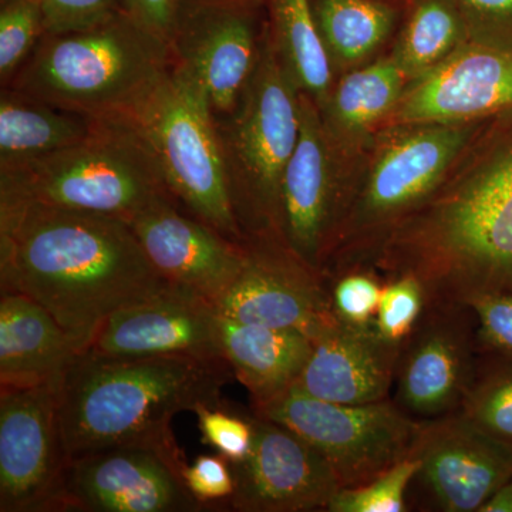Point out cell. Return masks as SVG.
<instances>
[{"label": "cell", "instance_id": "6da1fadb", "mask_svg": "<svg viewBox=\"0 0 512 512\" xmlns=\"http://www.w3.org/2000/svg\"><path fill=\"white\" fill-rule=\"evenodd\" d=\"M170 285L127 221L0 197V289L42 305L80 352L113 313Z\"/></svg>", "mask_w": 512, "mask_h": 512}, {"label": "cell", "instance_id": "7a4b0ae2", "mask_svg": "<svg viewBox=\"0 0 512 512\" xmlns=\"http://www.w3.org/2000/svg\"><path fill=\"white\" fill-rule=\"evenodd\" d=\"M232 372L188 356L80 352L60 384V426L69 461L101 448L140 444L187 463L171 423L202 404L221 406Z\"/></svg>", "mask_w": 512, "mask_h": 512}, {"label": "cell", "instance_id": "3957f363", "mask_svg": "<svg viewBox=\"0 0 512 512\" xmlns=\"http://www.w3.org/2000/svg\"><path fill=\"white\" fill-rule=\"evenodd\" d=\"M380 266L417 276L429 301L512 295V151L403 225Z\"/></svg>", "mask_w": 512, "mask_h": 512}, {"label": "cell", "instance_id": "277c9868", "mask_svg": "<svg viewBox=\"0 0 512 512\" xmlns=\"http://www.w3.org/2000/svg\"><path fill=\"white\" fill-rule=\"evenodd\" d=\"M173 66L170 45L123 10L92 28L43 36L3 87L57 109L111 119Z\"/></svg>", "mask_w": 512, "mask_h": 512}, {"label": "cell", "instance_id": "5b68a950", "mask_svg": "<svg viewBox=\"0 0 512 512\" xmlns=\"http://www.w3.org/2000/svg\"><path fill=\"white\" fill-rule=\"evenodd\" d=\"M0 197L130 221L168 191L146 144L126 120L97 119L80 143L0 167Z\"/></svg>", "mask_w": 512, "mask_h": 512}, {"label": "cell", "instance_id": "8992f818", "mask_svg": "<svg viewBox=\"0 0 512 512\" xmlns=\"http://www.w3.org/2000/svg\"><path fill=\"white\" fill-rule=\"evenodd\" d=\"M298 87L271 36L238 106L217 121L232 208L245 238L278 237L281 187L301 131Z\"/></svg>", "mask_w": 512, "mask_h": 512}, {"label": "cell", "instance_id": "52a82bcc", "mask_svg": "<svg viewBox=\"0 0 512 512\" xmlns=\"http://www.w3.org/2000/svg\"><path fill=\"white\" fill-rule=\"evenodd\" d=\"M117 117L146 144L174 200L224 237L245 245L232 208L217 121L191 80L174 64Z\"/></svg>", "mask_w": 512, "mask_h": 512}, {"label": "cell", "instance_id": "ba28073f", "mask_svg": "<svg viewBox=\"0 0 512 512\" xmlns=\"http://www.w3.org/2000/svg\"><path fill=\"white\" fill-rule=\"evenodd\" d=\"M252 413L288 427L311 444L328 460L342 487L367 484L409 457L421 427L392 397L339 404L296 387Z\"/></svg>", "mask_w": 512, "mask_h": 512}, {"label": "cell", "instance_id": "9c48e42d", "mask_svg": "<svg viewBox=\"0 0 512 512\" xmlns=\"http://www.w3.org/2000/svg\"><path fill=\"white\" fill-rule=\"evenodd\" d=\"M264 0H180L171 30L174 64L215 121L238 106L264 53Z\"/></svg>", "mask_w": 512, "mask_h": 512}, {"label": "cell", "instance_id": "30bf717a", "mask_svg": "<svg viewBox=\"0 0 512 512\" xmlns=\"http://www.w3.org/2000/svg\"><path fill=\"white\" fill-rule=\"evenodd\" d=\"M60 384L0 389V512L64 511Z\"/></svg>", "mask_w": 512, "mask_h": 512}, {"label": "cell", "instance_id": "8fae6325", "mask_svg": "<svg viewBox=\"0 0 512 512\" xmlns=\"http://www.w3.org/2000/svg\"><path fill=\"white\" fill-rule=\"evenodd\" d=\"M478 363L476 323L466 303L427 301L419 325L400 349L392 400L419 421L456 413Z\"/></svg>", "mask_w": 512, "mask_h": 512}, {"label": "cell", "instance_id": "7c38bea8", "mask_svg": "<svg viewBox=\"0 0 512 512\" xmlns=\"http://www.w3.org/2000/svg\"><path fill=\"white\" fill-rule=\"evenodd\" d=\"M215 308L238 322L301 330L311 339L338 320L326 276L278 237L245 242L241 272Z\"/></svg>", "mask_w": 512, "mask_h": 512}, {"label": "cell", "instance_id": "4fadbf2b", "mask_svg": "<svg viewBox=\"0 0 512 512\" xmlns=\"http://www.w3.org/2000/svg\"><path fill=\"white\" fill-rule=\"evenodd\" d=\"M187 463L140 444L101 448L70 460L64 511L195 512L204 505L188 490Z\"/></svg>", "mask_w": 512, "mask_h": 512}, {"label": "cell", "instance_id": "5bb4252c", "mask_svg": "<svg viewBox=\"0 0 512 512\" xmlns=\"http://www.w3.org/2000/svg\"><path fill=\"white\" fill-rule=\"evenodd\" d=\"M412 456L416 478L437 510L480 512L512 476V443L480 429L460 412L421 421Z\"/></svg>", "mask_w": 512, "mask_h": 512}, {"label": "cell", "instance_id": "9a60e30c", "mask_svg": "<svg viewBox=\"0 0 512 512\" xmlns=\"http://www.w3.org/2000/svg\"><path fill=\"white\" fill-rule=\"evenodd\" d=\"M254 444L247 460L231 464L241 512H303L328 508L340 485L328 460L288 427L252 413Z\"/></svg>", "mask_w": 512, "mask_h": 512}, {"label": "cell", "instance_id": "2e32d148", "mask_svg": "<svg viewBox=\"0 0 512 512\" xmlns=\"http://www.w3.org/2000/svg\"><path fill=\"white\" fill-rule=\"evenodd\" d=\"M148 261L168 284L197 293L217 306L241 272L245 245L161 198L128 221Z\"/></svg>", "mask_w": 512, "mask_h": 512}, {"label": "cell", "instance_id": "e0dca14e", "mask_svg": "<svg viewBox=\"0 0 512 512\" xmlns=\"http://www.w3.org/2000/svg\"><path fill=\"white\" fill-rule=\"evenodd\" d=\"M301 131L281 187L279 235L322 272L340 225V191L318 104L301 93Z\"/></svg>", "mask_w": 512, "mask_h": 512}, {"label": "cell", "instance_id": "ac0fdd59", "mask_svg": "<svg viewBox=\"0 0 512 512\" xmlns=\"http://www.w3.org/2000/svg\"><path fill=\"white\" fill-rule=\"evenodd\" d=\"M220 313L197 293L170 285L110 316L83 352L106 356H188L225 362Z\"/></svg>", "mask_w": 512, "mask_h": 512}, {"label": "cell", "instance_id": "d6986e66", "mask_svg": "<svg viewBox=\"0 0 512 512\" xmlns=\"http://www.w3.org/2000/svg\"><path fill=\"white\" fill-rule=\"evenodd\" d=\"M397 120L450 124L512 109V52L477 43L433 67L400 100Z\"/></svg>", "mask_w": 512, "mask_h": 512}, {"label": "cell", "instance_id": "ffe728a7", "mask_svg": "<svg viewBox=\"0 0 512 512\" xmlns=\"http://www.w3.org/2000/svg\"><path fill=\"white\" fill-rule=\"evenodd\" d=\"M400 349L375 325L352 326L338 319L312 339L311 356L293 387L326 402H382L390 399Z\"/></svg>", "mask_w": 512, "mask_h": 512}, {"label": "cell", "instance_id": "44dd1931", "mask_svg": "<svg viewBox=\"0 0 512 512\" xmlns=\"http://www.w3.org/2000/svg\"><path fill=\"white\" fill-rule=\"evenodd\" d=\"M461 131H421L393 144L380 157L362 197L357 201L349 232L370 234L392 224L434 190L463 144Z\"/></svg>", "mask_w": 512, "mask_h": 512}, {"label": "cell", "instance_id": "7402d4cb", "mask_svg": "<svg viewBox=\"0 0 512 512\" xmlns=\"http://www.w3.org/2000/svg\"><path fill=\"white\" fill-rule=\"evenodd\" d=\"M0 293V389L62 383L80 353L76 343L33 299Z\"/></svg>", "mask_w": 512, "mask_h": 512}, {"label": "cell", "instance_id": "603a6c76", "mask_svg": "<svg viewBox=\"0 0 512 512\" xmlns=\"http://www.w3.org/2000/svg\"><path fill=\"white\" fill-rule=\"evenodd\" d=\"M218 325L222 359L248 390L252 410L274 402L295 386L311 356L309 336L296 329L238 322L221 313Z\"/></svg>", "mask_w": 512, "mask_h": 512}, {"label": "cell", "instance_id": "cb8c5ba5", "mask_svg": "<svg viewBox=\"0 0 512 512\" xmlns=\"http://www.w3.org/2000/svg\"><path fill=\"white\" fill-rule=\"evenodd\" d=\"M97 119L57 109L9 87L0 92V167L49 156L80 143Z\"/></svg>", "mask_w": 512, "mask_h": 512}, {"label": "cell", "instance_id": "d4e9b609", "mask_svg": "<svg viewBox=\"0 0 512 512\" xmlns=\"http://www.w3.org/2000/svg\"><path fill=\"white\" fill-rule=\"evenodd\" d=\"M269 36L299 92L318 106L332 86L330 56L319 35L312 0H264Z\"/></svg>", "mask_w": 512, "mask_h": 512}, {"label": "cell", "instance_id": "484cf974", "mask_svg": "<svg viewBox=\"0 0 512 512\" xmlns=\"http://www.w3.org/2000/svg\"><path fill=\"white\" fill-rule=\"evenodd\" d=\"M313 16L329 56L365 59L392 32L399 9L389 0H312Z\"/></svg>", "mask_w": 512, "mask_h": 512}, {"label": "cell", "instance_id": "4316f807", "mask_svg": "<svg viewBox=\"0 0 512 512\" xmlns=\"http://www.w3.org/2000/svg\"><path fill=\"white\" fill-rule=\"evenodd\" d=\"M404 70L380 62L343 77L330 99L332 120L345 130H365L382 119L400 99Z\"/></svg>", "mask_w": 512, "mask_h": 512}, {"label": "cell", "instance_id": "83f0119b", "mask_svg": "<svg viewBox=\"0 0 512 512\" xmlns=\"http://www.w3.org/2000/svg\"><path fill=\"white\" fill-rule=\"evenodd\" d=\"M464 22L456 0H412L397 59L404 73L436 67L456 46Z\"/></svg>", "mask_w": 512, "mask_h": 512}, {"label": "cell", "instance_id": "f1b7e54d", "mask_svg": "<svg viewBox=\"0 0 512 512\" xmlns=\"http://www.w3.org/2000/svg\"><path fill=\"white\" fill-rule=\"evenodd\" d=\"M497 439L512 443V363L480 357L476 379L458 410Z\"/></svg>", "mask_w": 512, "mask_h": 512}, {"label": "cell", "instance_id": "f546056e", "mask_svg": "<svg viewBox=\"0 0 512 512\" xmlns=\"http://www.w3.org/2000/svg\"><path fill=\"white\" fill-rule=\"evenodd\" d=\"M420 463L409 457L394 464L367 484L342 487L326 508L329 512H403L407 491L419 473Z\"/></svg>", "mask_w": 512, "mask_h": 512}, {"label": "cell", "instance_id": "4dcf8cb0", "mask_svg": "<svg viewBox=\"0 0 512 512\" xmlns=\"http://www.w3.org/2000/svg\"><path fill=\"white\" fill-rule=\"evenodd\" d=\"M46 35L39 0H0V82L10 80Z\"/></svg>", "mask_w": 512, "mask_h": 512}, {"label": "cell", "instance_id": "1f68e13d", "mask_svg": "<svg viewBox=\"0 0 512 512\" xmlns=\"http://www.w3.org/2000/svg\"><path fill=\"white\" fill-rule=\"evenodd\" d=\"M427 301L426 288L417 276L400 274L387 278L373 325L384 339L402 346L419 325Z\"/></svg>", "mask_w": 512, "mask_h": 512}, {"label": "cell", "instance_id": "d6a6232c", "mask_svg": "<svg viewBox=\"0 0 512 512\" xmlns=\"http://www.w3.org/2000/svg\"><path fill=\"white\" fill-rule=\"evenodd\" d=\"M332 311L340 322L352 326H370L375 322L383 279L372 272L352 269L339 271L328 278Z\"/></svg>", "mask_w": 512, "mask_h": 512}, {"label": "cell", "instance_id": "836d02e7", "mask_svg": "<svg viewBox=\"0 0 512 512\" xmlns=\"http://www.w3.org/2000/svg\"><path fill=\"white\" fill-rule=\"evenodd\" d=\"M202 443L214 448L229 464L247 460L254 444V420L238 414L227 404L202 406L194 410Z\"/></svg>", "mask_w": 512, "mask_h": 512}, {"label": "cell", "instance_id": "e575fe53", "mask_svg": "<svg viewBox=\"0 0 512 512\" xmlns=\"http://www.w3.org/2000/svg\"><path fill=\"white\" fill-rule=\"evenodd\" d=\"M463 303L474 316L480 356L512 363L511 293H478Z\"/></svg>", "mask_w": 512, "mask_h": 512}, {"label": "cell", "instance_id": "d590c367", "mask_svg": "<svg viewBox=\"0 0 512 512\" xmlns=\"http://www.w3.org/2000/svg\"><path fill=\"white\" fill-rule=\"evenodd\" d=\"M46 35L83 30L126 10L124 0H39Z\"/></svg>", "mask_w": 512, "mask_h": 512}, {"label": "cell", "instance_id": "8d00e7d4", "mask_svg": "<svg viewBox=\"0 0 512 512\" xmlns=\"http://www.w3.org/2000/svg\"><path fill=\"white\" fill-rule=\"evenodd\" d=\"M190 493L204 507L231 500L235 493V477L231 464L221 454H205L187 464L183 473Z\"/></svg>", "mask_w": 512, "mask_h": 512}, {"label": "cell", "instance_id": "74e56055", "mask_svg": "<svg viewBox=\"0 0 512 512\" xmlns=\"http://www.w3.org/2000/svg\"><path fill=\"white\" fill-rule=\"evenodd\" d=\"M466 25L484 37L485 45L512 52V0H456Z\"/></svg>", "mask_w": 512, "mask_h": 512}, {"label": "cell", "instance_id": "f35d334b", "mask_svg": "<svg viewBox=\"0 0 512 512\" xmlns=\"http://www.w3.org/2000/svg\"><path fill=\"white\" fill-rule=\"evenodd\" d=\"M178 3L180 0H124L127 12L168 45Z\"/></svg>", "mask_w": 512, "mask_h": 512}, {"label": "cell", "instance_id": "ab89813d", "mask_svg": "<svg viewBox=\"0 0 512 512\" xmlns=\"http://www.w3.org/2000/svg\"><path fill=\"white\" fill-rule=\"evenodd\" d=\"M480 512H512V476L491 495Z\"/></svg>", "mask_w": 512, "mask_h": 512}]
</instances>
